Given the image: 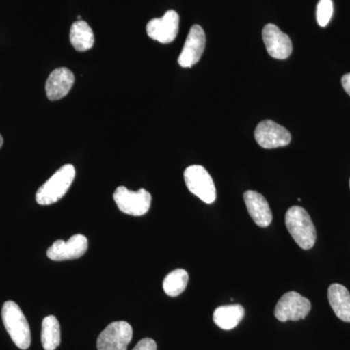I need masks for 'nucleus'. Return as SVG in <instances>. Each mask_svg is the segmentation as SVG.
<instances>
[{
  "instance_id": "f257e3e1",
  "label": "nucleus",
  "mask_w": 350,
  "mask_h": 350,
  "mask_svg": "<svg viewBox=\"0 0 350 350\" xmlns=\"http://www.w3.org/2000/svg\"><path fill=\"white\" fill-rule=\"evenodd\" d=\"M288 232L304 250H312L317 241V230L310 214L301 206H292L285 215Z\"/></svg>"
},
{
  "instance_id": "f03ea898",
  "label": "nucleus",
  "mask_w": 350,
  "mask_h": 350,
  "mask_svg": "<svg viewBox=\"0 0 350 350\" xmlns=\"http://www.w3.org/2000/svg\"><path fill=\"white\" fill-rule=\"evenodd\" d=\"M1 317L14 344L23 350L29 349L31 342V328L20 306L15 301H6L2 306Z\"/></svg>"
},
{
  "instance_id": "7ed1b4c3",
  "label": "nucleus",
  "mask_w": 350,
  "mask_h": 350,
  "mask_svg": "<svg viewBox=\"0 0 350 350\" xmlns=\"http://www.w3.org/2000/svg\"><path fill=\"white\" fill-rule=\"evenodd\" d=\"M75 174V167L72 165H66L57 170L56 174L38 189L36 202L41 206H49L61 200L70 188Z\"/></svg>"
},
{
  "instance_id": "20e7f679",
  "label": "nucleus",
  "mask_w": 350,
  "mask_h": 350,
  "mask_svg": "<svg viewBox=\"0 0 350 350\" xmlns=\"http://www.w3.org/2000/svg\"><path fill=\"white\" fill-rule=\"evenodd\" d=\"M184 180L192 194L206 204H213L216 200V188L213 177L202 165H190L184 172Z\"/></svg>"
},
{
  "instance_id": "39448f33",
  "label": "nucleus",
  "mask_w": 350,
  "mask_h": 350,
  "mask_svg": "<svg viewBox=\"0 0 350 350\" xmlns=\"http://www.w3.org/2000/svg\"><path fill=\"white\" fill-rule=\"evenodd\" d=\"M113 199L122 213L131 216H142L150 209L152 197L145 189L135 192L120 186L115 191Z\"/></svg>"
},
{
  "instance_id": "423d86ee",
  "label": "nucleus",
  "mask_w": 350,
  "mask_h": 350,
  "mask_svg": "<svg viewBox=\"0 0 350 350\" xmlns=\"http://www.w3.org/2000/svg\"><path fill=\"white\" fill-rule=\"evenodd\" d=\"M312 310V304L308 299L297 292L291 291L283 295L276 304L275 319L282 322L298 321L305 319Z\"/></svg>"
},
{
  "instance_id": "0eeeda50",
  "label": "nucleus",
  "mask_w": 350,
  "mask_h": 350,
  "mask_svg": "<svg viewBox=\"0 0 350 350\" xmlns=\"http://www.w3.org/2000/svg\"><path fill=\"white\" fill-rule=\"evenodd\" d=\"M133 334V327L128 322H112L98 336V350H126Z\"/></svg>"
},
{
  "instance_id": "6e6552de",
  "label": "nucleus",
  "mask_w": 350,
  "mask_h": 350,
  "mask_svg": "<svg viewBox=\"0 0 350 350\" xmlns=\"http://www.w3.org/2000/svg\"><path fill=\"white\" fill-rule=\"evenodd\" d=\"M254 137L257 144L265 149L280 148L291 142L289 131L271 120H265L258 124Z\"/></svg>"
},
{
  "instance_id": "1a4fd4ad",
  "label": "nucleus",
  "mask_w": 350,
  "mask_h": 350,
  "mask_svg": "<svg viewBox=\"0 0 350 350\" xmlns=\"http://www.w3.org/2000/svg\"><path fill=\"white\" fill-rule=\"evenodd\" d=\"M262 36L269 56L276 59H286L291 56L293 51L291 39L286 33L280 31L278 25H265Z\"/></svg>"
},
{
  "instance_id": "9d476101",
  "label": "nucleus",
  "mask_w": 350,
  "mask_h": 350,
  "mask_svg": "<svg viewBox=\"0 0 350 350\" xmlns=\"http://www.w3.org/2000/svg\"><path fill=\"white\" fill-rule=\"evenodd\" d=\"M206 33L199 25L191 27L180 56L178 57V64L181 68H192L199 63L200 57L204 54L206 48Z\"/></svg>"
},
{
  "instance_id": "9b49d317",
  "label": "nucleus",
  "mask_w": 350,
  "mask_h": 350,
  "mask_svg": "<svg viewBox=\"0 0 350 350\" xmlns=\"http://www.w3.org/2000/svg\"><path fill=\"white\" fill-rule=\"evenodd\" d=\"M88 250V239L83 234H75L68 241H55L47 251V256L53 261H68L81 258Z\"/></svg>"
},
{
  "instance_id": "f8f14e48",
  "label": "nucleus",
  "mask_w": 350,
  "mask_h": 350,
  "mask_svg": "<svg viewBox=\"0 0 350 350\" xmlns=\"http://www.w3.org/2000/svg\"><path fill=\"white\" fill-rule=\"evenodd\" d=\"M179 31V15L174 10L167 11L160 19H153L147 24L149 38L163 44L172 43Z\"/></svg>"
},
{
  "instance_id": "ddd939ff",
  "label": "nucleus",
  "mask_w": 350,
  "mask_h": 350,
  "mask_svg": "<svg viewBox=\"0 0 350 350\" xmlns=\"http://www.w3.org/2000/svg\"><path fill=\"white\" fill-rule=\"evenodd\" d=\"M75 77L68 68L55 69L48 77L45 90L50 100H59L64 98L75 84Z\"/></svg>"
},
{
  "instance_id": "4468645a",
  "label": "nucleus",
  "mask_w": 350,
  "mask_h": 350,
  "mask_svg": "<svg viewBox=\"0 0 350 350\" xmlns=\"http://www.w3.org/2000/svg\"><path fill=\"white\" fill-rule=\"evenodd\" d=\"M244 202L247 207L248 213L259 227H268L273 221V213L269 202L264 196L256 191H246L243 195Z\"/></svg>"
},
{
  "instance_id": "2eb2a0df",
  "label": "nucleus",
  "mask_w": 350,
  "mask_h": 350,
  "mask_svg": "<svg viewBox=\"0 0 350 350\" xmlns=\"http://www.w3.org/2000/svg\"><path fill=\"white\" fill-rule=\"evenodd\" d=\"M328 300L338 319L350 323V293L342 285L332 284L328 289Z\"/></svg>"
},
{
  "instance_id": "dca6fc26",
  "label": "nucleus",
  "mask_w": 350,
  "mask_h": 350,
  "mask_svg": "<svg viewBox=\"0 0 350 350\" xmlns=\"http://www.w3.org/2000/svg\"><path fill=\"white\" fill-rule=\"evenodd\" d=\"M244 313L243 306L241 305L221 306L213 313V321L223 330H232L241 323Z\"/></svg>"
},
{
  "instance_id": "f3484780",
  "label": "nucleus",
  "mask_w": 350,
  "mask_h": 350,
  "mask_svg": "<svg viewBox=\"0 0 350 350\" xmlns=\"http://www.w3.org/2000/svg\"><path fill=\"white\" fill-rule=\"evenodd\" d=\"M70 42L78 52H85L92 49L94 43L93 29L85 21H76L71 25Z\"/></svg>"
},
{
  "instance_id": "a211bd4d",
  "label": "nucleus",
  "mask_w": 350,
  "mask_h": 350,
  "mask_svg": "<svg viewBox=\"0 0 350 350\" xmlns=\"http://www.w3.org/2000/svg\"><path fill=\"white\" fill-rule=\"evenodd\" d=\"M41 342L45 350H56L61 344V327L54 315H49L43 319Z\"/></svg>"
},
{
  "instance_id": "6ab92c4d",
  "label": "nucleus",
  "mask_w": 350,
  "mask_h": 350,
  "mask_svg": "<svg viewBox=\"0 0 350 350\" xmlns=\"http://www.w3.org/2000/svg\"><path fill=\"white\" fill-rule=\"evenodd\" d=\"M189 275L185 269H178L165 276L163 288L167 296L176 297L185 291L188 285Z\"/></svg>"
},
{
  "instance_id": "aec40b11",
  "label": "nucleus",
  "mask_w": 350,
  "mask_h": 350,
  "mask_svg": "<svg viewBox=\"0 0 350 350\" xmlns=\"http://www.w3.org/2000/svg\"><path fill=\"white\" fill-rule=\"evenodd\" d=\"M334 6L332 0H319L317 9V20L320 27H324L330 23Z\"/></svg>"
},
{
  "instance_id": "412c9836",
  "label": "nucleus",
  "mask_w": 350,
  "mask_h": 350,
  "mask_svg": "<svg viewBox=\"0 0 350 350\" xmlns=\"http://www.w3.org/2000/svg\"><path fill=\"white\" fill-rule=\"evenodd\" d=\"M133 350H157V344L152 338H145L140 340Z\"/></svg>"
},
{
  "instance_id": "4be33fe9",
  "label": "nucleus",
  "mask_w": 350,
  "mask_h": 350,
  "mask_svg": "<svg viewBox=\"0 0 350 350\" xmlns=\"http://www.w3.org/2000/svg\"><path fill=\"white\" fill-rule=\"evenodd\" d=\"M342 85L345 91L347 92V94L350 96V73H347V75L342 76Z\"/></svg>"
},
{
  "instance_id": "5701e85b",
  "label": "nucleus",
  "mask_w": 350,
  "mask_h": 350,
  "mask_svg": "<svg viewBox=\"0 0 350 350\" xmlns=\"http://www.w3.org/2000/svg\"><path fill=\"white\" fill-rule=\"evenodd\" d=\"M2 144H3V138H2L1 135H0V148H1Z\"/></svg>"
},
{
  "instance_id": "b1692460",
  "label": "nucleus",
  "mask_w": 350,
  "mask_h": 350,
  "mask_svg": "<svg viewBox=\"0 0 350 350\" xmlns=\"http://www.w3.org/2000/svg\"><path fill=\"white\" fill-rule=\"evenodd\" d=\"M349 187H350V179H349Z\"/></svg>"
}]
</instances>
